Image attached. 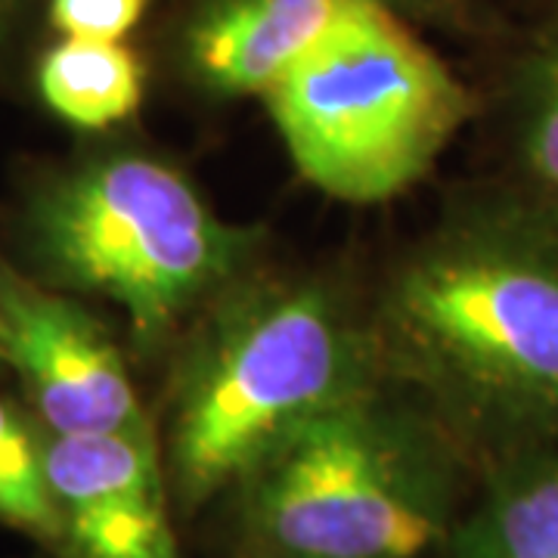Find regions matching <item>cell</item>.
I'll return each mask as SVG.
<instances>
[{"mask_svg": "<svg viewBox=\"0 0 558 558\" xmlns=\"http://www.w3.org/2000/svg\"><path fill=\"white\" fill-rule=\"evenodd\" d=\"M379 339L459 425L490 438L556 432V230L524 215L450 223L398 267Z\"/></svg>", "mask_w": 558, "mask_h": 558, "instance_id": "cell-1", "label": "cell"}, {"mask_svg": "<svg viewBox=\"0 0 558 558\" xmlns=\"http://www.w3.org/2000/svg\"><path fill=\"white\" fill-rule=\"evenodd\" d=\"M369 341L319 282H236L180 357L161 438L171 494L196 512L236 494L299 425L369 388Z\"/></svg>", "mask_w": 558, "mask_h": 558, "instance_id": "cell-2", "label": "cell"}, {"mask_svg": "<svg viewBox=\"0 0 558 558\" xmlns=\"http://www.w3.org/2000/svg\"><path fill=\"white\" fill-rule=\"evenodd\" d=\"M20 220L32 277L119 307L146 348L233 289L258 242L218 218L174 165L140 149L44 174Z\"/></svg>", "mask_w": 558, "mask_h": 558, "instance_id": "cell-3", "label": "cell"}, {"mask_svg": "<svg viewBox=\"0 0 558 558\" xmlns=\"http://www.w3.org/2000/svg\"><path fill=\"white\" fill-rule=\"evenodd\" d=\"M260 100L301 178L354 205L410 190L475 112L391 0L339 22Z\"/></svg>", "mask_w": 558, "mask_h": 558, "instance_id": "cell-4", "label": "cell"}, {"mask_svg": "<svg viewBox=\"0 0 558 558\" xmlns=\"http://www.w3.org/2000/svg\"><path fill=\"white\" fill-rule=\"evenodd\" d=\"M252 549L432 558L453 534V475L432 432L369 388L299 425L236 487Z\"/></svg>", "mask_w": 558, "mask_h": 558, "instance_id": "cell-5", "label": "cell"}, {"mask_svg": "<svg viewBox=\"0 0 558 558\" xmlns=\"http://www.w3.org/2000/svg\"><path fill=\"white\" fill-rule=\"evenodd\" d=\"M0 357L47 435L156 432L119 341L75 295L0 258Z\"/></svg>", "mask_w": 558, "mask_h": 558, "instance_id": "cell-6", "label": "cell"}, {"mask_svg": "<svg viewBox=\"0 0 558 558\" xmlns=\"http://www.w3.org/2000/svg\"><path fill=\"white\" fill-rule=\"evenodd\" d=\"M57 558H180L174 494L156 432L57 438L44 432Z\"/></svg>", "mask_w": 558, "mask_h": 558, "instance_id": "cell-7", "label": "cell"}, {"mask_svg": "<svg viewBox=\"0 0 558 558\" xmlns=\"http://www.w3.org/2000/svg\"><path fill=\"white\" fill-rule=\"evenodd\" d=\"M366 3L376 0H199L180 35V62L215 97H264Z\"/></svg>", "mask_w": 558, "mask_h": 558, "instance_id": "cell-8", "label": "cell"}, {"mask_svg": "<svg viewBox=\"0 0 558 558\" xmlns=\"http://www.w3.org/2000/svg\"><path fill=\"white\" fill-rule=\"evenodd\" d=\"M447 558H558V447L512 459L457 521Z\"/></svg>", "mask_w": 558, "mask_h": 558, "instance_id": "cell-9", "label": "cell"}, {"mask_svg": "<svg viewBox=\"0 0 558 558\" xmlns=\"http://www.w3.org/2000/svg\"><path fill=\"white\" fill-rule=\"evenodd\" d=\"M35 90L69 128L109 131L137 112L146 78L124 40L57 38L35 62Z\"/></svg>", "mask_w": 558, "mask_h": 558, "instance_id": "cell-10", "label": "cell"}, {"mask_svg": "<svg viewBox=\"0 0 558 558\" xmlns=\"http://www.w3.org/2000/svg\"><path fill=\"white\" fill-rule=\"evenodd\" d=\"M0 524L32 537L44 553L60 549V519L50 497L44 428L28 410L0 395Z\"/></svg>", "mask_w": 558, "mask_h": 558, "instance_id": "cell-11", "label": "cell"}, {"mask_svg": "<svg viewBox=\"0 0 558 558\" xmlns=\"http://www.w3.org/2000/svg\"><path fill=\"white\" fill-rule=\"evenodd\" d=\"M521 168L558 208V25L527 57L519 94Z\"/></svg>", "mask_w": 558, "mask_h": 558, "instance_id": "cell-12", "label": "cell"}, {"mask_svg": "<svg viewBox=\"0 0 558 558\" xmlns=\"http://www.w3.org/2000/svg\"><path fill=\"white\" fill-rule=\"evenodd\" d=\"M149 0H44L57 38L124 40L146 13Z\"/></svg>", "mask_w": 558, "mask_h": 558, "instance_id": "cell-13", "label": "cell"}, {"mask_svg": "<svg viewBox=\"0 0 558 558\" xmlns=\"http://www.w3.org/2000/svg\"><path fill=\"white\" fill-rule=\"evenodd\" d=\"M40 3L44 0H0V60L16 47V40Z\"/></svg>", "mask_w": 558, "mask_h": 558, "instance_id": "cell-14", "label": "cell"}, {"mask_svg": "<svg viewBox=\"0 0 558 558\" xmlns=\"http://www.w3.org/2000/svg\"><path fill=\"white\" fill-rule=\"evenodd\" d=\"M248 558H304V556H286V553H267V549H252Z\"/></svg>", "mask_w": 558, "mask_h": 558, "instance_id": "cell-15", "label": "cell"}, {"mask_svg": "<svg viewBox=\"0 0 558 558\" xmlns=\"http://www.w3.org/2000/svg\"><path fill=\"white\" fill-rule=\"evenodd\" d=\"M47 558H57V556H50V553H47Z\"/></svg>", "mask_w": 558, "mask_h": 558, "instance_id": "cell-16", "label": "cell"}, {"mask_svg": "<svg viewBox=\"0 0 558 558\" xmlns=\"http://www.w3.org/2000/svg\"><path fill=\"white\" fill-rule=\"evenodd\" d=\"M0 363H3V357H0Z\"/></svg>", "mask_w": 558, "mask_h": 558, "instance_id": "cell-17", "label": "cell"}]
</instances>
